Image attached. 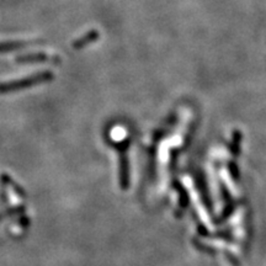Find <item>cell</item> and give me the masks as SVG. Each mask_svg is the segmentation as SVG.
I'll return each instance as SVG.
<instances>
[{
    "mask_svg": "<svg viewBox=\"0 0 266 266\" xmlns=\"http://www.w3.org/2000/svg\"><path fill=\"white\" fill-rule=\"evenodd\" d=\"M97 36H99V33L96 32V31H91V32L87 33V35L84 36V37L82 38V40L78 41V43H75V47H83V46L88 45V43L92 42L94 40H96Z\"/></svg>",
    "mask_w": 266,
    "mask_h": 266,
    "instance_id": "obj_1",
    "label": "cell"
}]
</instances>
